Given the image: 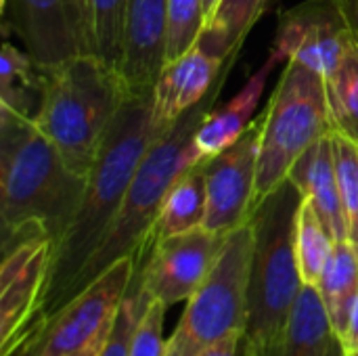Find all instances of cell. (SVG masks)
<instances>
[{
    "instance_id": "obj_1",
    "label": "cell",
    "mask_w": 358,
    "mask_h": 356,
    "mask_svg": "<svg viewBox=\"0 0 358 356\" xmlns=\"http://www.w3.org/2000/svg\"><path fill=\"white\" fill-rule=\"evenodd\" d=\"M151 101L153 97L128 94L117 111L86 176L82 201L63 235L52 243L48 277L38 308L25 327L52 317L69 302L76 279L109 233L147 149L159 136L153 126Z\"/></svg>"
},
{
    "instance_id": "obj_2",
    "label": "cell",
    "mask_w": 358,
    "mask_h": 356,
    "mask_svg": "<svg viewBox=\"0 0 358 356\" xmlns=\"http://www.w3.org/2000/svg\"><path fill=\"white\" fill-rule=\"evenodd\" d=\"M86 176L69 168L36 122L0 105V218L2 239L40 225L52 243L73 218Z\"/></svg>"
},
{
    "instance_id": "obj_3",
    "label": "cell",
    "mask_w": 358,
    "mask_h": 356,
    "mask_svg": "<svg viewBox=\"0 0 358 356\" xmlns=\"http://www.w3.org/2000/svg\"><path fill=\"white\" fill-rule=\"evenodd\" d=\"M237 59H231L214 84V88L191 109L187 111L174 126L162 132L151 147L147 149L130 187L124 197V204L105 235L103 243L82 269L80 277L73 283L71 298L80 294L88 283H92L101 273H105L111 264L126 256H134L141 260L151 250V235L164 199L170 187L193 166H197L203 157L195 147V130L206 120V115L214 109L216 99L222 92V86L231 73V67ZM69 298V300H71Z\"/></svg>"
},
{
    "instance_id": "obj_4",
    "label": "cell",
    "mask_w": 358,
    "mask_h": 356,
    "mask_svg": "<svg viewBox=\"0 0 358 356\" xmlns=\"http://www.w3.org/2000/svg\"><path fill=\"white\" fill-rule=\"evenodd\" d=\"M128 92L115 67L94 55H78L44 67V88L31 118L63 159L88 176Z\"/></svg>"
},
{
    "instance_id": "obj_5",
    "label": "cell",
    "mask_w": 358,
    "mask_h": 356,
    "mask_svg": "<svg viewBox=\"0 0 358 356\" xmlns=\"http://www.w3.org/2000/svg\"><path fill=\"white\" fill-rule=\"evenodd\" d=\"M302 197L300 189L285 180L254 208L250 218L254 243L245 338L258 356L281 336L304 285L296 256V218Z\"/></svg>"
},
{
    "instance_id": "obj_6",
    "label": "cell",
    "mask_w": 358,
    "mask_h": 356,
    "mask_svg": "<svg viewBox=\"0 0 358 356\" xmlns=\"http://www.w3.org/2000/svg\"><path fill=\"white\" fill-rule=\"evenodd\" d=\"M262 115V141L254 208L289 180L298 159L334 132L327 82L319 73L287 61Z\"/></svg>"
},
{
    "instance_id": "obj_7",
    "label": "cell",
    "mask_w": 358,
    "mask_h": 356,
    "mask_svg": "<svg viewBox=\"0 0 358 356\" xmlns=\"http://www.w3.org/2000/svg\"><path fill=\"white\" fill-rule=\"evenodd\" d=\"M252 243L250 222L224 237L214 269L187 300L166 356H197L222 338L245 332Z\"/></svg>"
},
{
    "instance_id": "obj_8",
    "label": "cell",
    "mask_w": 358,
    "mask_h": 356,
    "mask_svg": "<svg viewBox=\"0 0 358 356\" xmlns=\"http://www.w3.org/2000/svg\"><path fill=\"white\" fill-rule=\"evenodd\" d=\"M134 273V256L117 260L52 317L25 327L0 356H84L109 336Z\"/></svg>"
},
{
    "instance_id": "obj_9",
    "label": "cell",
    "mask_w": 358,
    "mask_h": 356,
    "mask_svg": "<svg viewBox=\"0 0 358 356\" xmlns=\"http://www.w3.org/2000/svg\"><path fill=\"white\" fill-rule=\"evenodd\" d=\"M0 10L4 34L13 31L40 67L90 55L84 0H0Z\"/></svg>"
},
{
    "instance_id": "obj_10",
    "label": "cell",
    "mask_w": 358,
    "mask_h": 356,
    "mask_svg": "<svg viewBox=\"0 0 358 356\" xmlns=\"http://www.w3.org/2000/svg\"><path fill=\"white\" fill-rule=\"evenodd\" d=\"M224 237L199 227L155 239L151 250L136 260L138 285L166 306L187 302L214 269Z\"/></svg>"
},
{
    "instance_id": "obj_11",
    "label": "cell",
    "mask_w": 358,
    "mask_h": 356,
    "mask_svg": "<svg viewBox=\"0 0 358 356\" xmlns=\"http://www.w3.org/2000/svg\"><path fill=\"white\" fill-rule=\"evenodd\" d=\"M52 254V239L40 225L2 241L0 266V346L4 355L38 308Z\"/></svg>"
},
{
    "instance_id": "obj_12",
    "label": "cell",
    "mask_w": 358,
    "mask_h": 356,
    "mask_svg": "<svg viewBox=\"0 0 358 356\" xmlns=\"http://www.w3.org/2000/svg\"><path fill=\"white\" fill-rule=\"evenodd\" d=\"M262 141V115L218 155L203 159L208 212L203 227L218 235H229L250 222L258 178V157Z\"/></svg>"
},
{
    "instance_id": "obj_13",
    "label": "cell",
    "mask_w": 358,
    "mask_h": 356,
    "mask_svg": "<svg viewBox=\"0 0 358 356\" xmlns=\"http://www.w3.org/2000/svg\"><path fill=\"white\" fill-rule=\"evenodd\" d=\"M350 34L338 0H304L279 15L271 55L327 80L340 67Z\"/></svg>"
},
{
    "instance_id": "obj_14",
    "label": "cell",
    "mask_w": 358,
    "mask_h": 356,
    "mask_svg": "<svg viewBox=\"0 0 358 356\" xmlns=\"http://www.w3.org/2000/svg\"><path fill=\"white\" fill-rule=\"evenodd\" d=\"M168 0H128L120 76L132 97H153L166 65Z\"/></svg>"
},
{
    "instance_id": "obj_15",
    "label": "cell",
    "mask_w": 358,
    "mask_h": 356,
    "mask_svg": "<svg viewBox=\"0 0 358 356\" xmlns=\"http://www.w3.org/2000/svg\"><path fill=\"white\" fill-rule=\"evenodd\" d=\"M239 55L220 57L197 42L178 59L166 61L153 88V126L162 134L191 111L218 82L227 63Z\"/></svg>"
},
{
    "instance_id": "obj_16",
    "label": "cell",
    "mask_w": 358,
    "mask_h": 356,
    "mask_svg": "<svg viewBox=\"0 0 358 356\" xmlns=\"http://www.w3.org/2000/svg\"><path fill=\"white\" fill-rule=\"evenodd\" d=\"M289 180L313 204L315 212L325 222L334 241L348 239V225L334 157V132L313 145L298 159L289 174Z\"/></svg>"
},
{
    "instance_id": "obj_17",
    "label": "cell",
    "mask_w": 358,
    "mask_h": 356,
    "mask_svg": "<svg viewBox=\"0 0 358 356\" xmlns=\"http://www.w3.org/2000/svg\"><path fill=\"white\" fill-rule=\"evenodd\" d=\"M277 65H281V61L268 52L264 65L245 82V86L227 105L214 107L206 115V120L195 130V147L203 159L218 155L222 149L235 143L245 132V128L254 122L252 115L264 94L268 76Z\"/></svg>"
},
{
    "instance_id": "obj_18",
    "label": "cell",
    "mask_w": 358,
    "mask_h": 356,
    "mask_svg": "<svg viewBox=\"0 0 358 356\" xmlns=\"http://www.w3.org/2000/svg\"><path fill=\"white\" fill-rule=\"evenodd\" d=\"M336 338L319 290L302 285L281 336L262 356H327Z\"/></svg>"
},
{
    "instance_id": "obj_19",
    "label": "cell",
    "mask_w": 358,
    "mask_h": 356,
    "mask_svg": "<svg viewBox=\"0 0 358 356\" xmlns=\"http://www.w3.org/2000/svg\"><path fill=\"white\" fill-rule=\"evenodd\" d=\"M317 290L327 308L334 334L344 340L358 296V250L350 239L334 243L331 256L325 264Z\"/></svg>"
},
{
    "instance_id": "obj_20",
    "label": "cell",
    "mask_w": 358,
    "mask_h": 356,
    "mask_svg": "<svg viewBox=\"0 0 358 356\" xmlns=\"http://www.w3.org/2000/svg\"><path fill=\"white\" fill-rule=\"evenodd\" d=\"M206 212H208V191H206V172L201 159L170 187L153 227L151 245L155 239L203 227Z\"/></svg>"
},
{
    "instance_id": "obj_21",
    "label": "cell",
    "mask_w": 358,
    "mask_h": 356,
    "mask_svg": "<svg viewBox=\"0 0 358 356\" xmlns=\"http://www.w3.org/2000/svg\"><path fill=\"white\" fill-rule=\"evenodd\" d=\"M42 88L44 67L6 38L0 55V105L34 118L42 99Z\"/></svg>"
},
{
    "instance_id": "obj_22",
    "label": "cell",
    "mask_w": 358,
    "mask_h": 356,
    "mask_svg": "<svg viewBox=\"0 0 358 356\" xmlns=\"http://www.w3.org/2000/svg\"><path fill=\"white\" fill-rule=\"evenodd\" d=\"M279 0H222L212 25L203 31L199 42L214 55H239L250 29L268 13Z\"/></svg>"
},
{
    "instance_id": "obj_23",
    "label": "cell",
    "mask_w": 358,
    "mask_h": 356,
    "mask_svg": "<svg viewBox=\"0 0 358 356\" xmlns=\"http://www.w3.org/2000/svg\"><path fill=\"white\" fill-rule=\"evenodd\" d=\"M90 55L120 71L128 0H84Z\"/></svg>"
},
{
    "instance_id": "obj_24",
    "label": "cell",
    "mask_w": 358,
    "mask_h": 356,
    "mask_svg": "<svg viewBox=\"0 0 358 356\" xmlns=\"http://www.w3.org/2000/svg\"><path fill=\"white\" fill-rule=\"evenodd\" d=\"M334 243L336 241L331 233L315 212L313 204L306 197H302L296 218V256L304 285H319L325 264L331 256Z\"/></svg>"
},
{
    "instance_id": "obj_25",
    "label": "cell",
    "mask_w": 358,
    "mask_h": 356,
    "mask_svg": "<svg viewBox=\"0 0 358 356\" xmlns=\"http://www.w3.org/2000/svg\"><path fill=\"white\" fill-rule=\"evenodd\" d=\"M325 82L334 130L358 143V38L355 34H350L340 67Z\"/></svg>"
},
{
    "instance_id": "obj_26",
    "label": "cell",
    "mask_w": 358,
    "mask_h": 356,
    "mask_svg": "<svg viewBox=\"0 0 358 356\" xmlns=\"http://www.w3.org/2000/svg\"><path fill=\"white\" fill-rule=\"evenodd\" d=\"M334 157L348 225V239L358 250V143L334 130Z\"/></svg>"
},
{
    "instance_id": "obj_27",
    "label": "cell",
    "mask_w": 358,
    "mask_h": 356,
    "mask_svg": "<svg viewBox=\"0 0 358 356\" xmlns=\"http://www.w3.org/2000/svg\"><path fill=\"white\" fill-rule=\"evenodd\" d=\"M203 2L201 0H168V42L166 61L189 52L203 36Z\"/></svg>"
},
{
    "instance_id": "obj_28",
    "label": "cell",
    "mask_w": 358,
    "mask_h": 356,
    "mask_svg": "<svg viewBox=\"0 0 358 356\" xmlns=\"http://www.w3.org/2000/svg\"><path fill=\"white\" fill-rule=\"evenodd\" d=\"M166 304L162 300L149 298L138 315L134 332L130 336V356H166L168 340H164V319Z\"/></svg>"
},
{
    "instance_id": "obj_29",
    "label": "cell",
    "mask_w": 358,
    "mask_h": 356,
    "mask_svg": "<svg viewBox=\"0 0 358 356\" xmlns=\"http://www.w3.org/2000/svg\"><path fill=\"white\" fill-rule=\"evenodd\" d=\"M151 296H147L143 292V287L138 285L136 281V273H134V281L115 315V321L111 325V332H109V338L105 342V348L101 356H130V336L134 332V325L138 321V315L141 311L145 308V304L149 302Z\"/></svg>"
},
{
    "instance_id": "obj_30",
    "label": "cell",
    "mask_w": 358,
    "mask_h": 356,
    "mask_svg": "<svg viewBox=\"0 0 358 356\" xmlns=\"http://www.w3.org/2000/svg\"><path fill=\"white\" fill-rule=\"evenodd\" d=\"M197 356H256V353H254L252 344L248 342L245 332H235V334L222 338L220 342L208 346Z\"/></svg>"
},
{
    "instance_id": "obj_31",
    "label": "cell",
    "mask_w": 358,
    "mask_h": 356,
    "mask_svg": "<svg viewBox=\"0 0 358 356\" xmlns=\"http://www.w3.org/2000/svg\"><path fill=\"white\" fill-rule=\"evenodd\" d=\"M342 344H344L346 353H357L358 350V296L355 300L350 321H348V329H346V336H344Z\"/></svg>"
},
{
    "instance_id": "obj_32",
    "label": "cell",
    "mask_w": 358,
    "mask_h": 356,
    "mask_svg": "<svg viewBox=\"0 0 358 356\" xmlns=\"http://www.w3.org/2000/svg\"><path fill=\"white\" fill-rule=\"evenodd\" d=\"M350 31L358 38V0H338Z\"/></svg>"
},
{
    "instance_id": "obj_33",
    "label": "cell",
    "mask_w": 358,
    "mask_h": 356,
    "mask_svg": "<svg viewBox=\"0 0 358 356\" xmlns=\"http://www.w3.org/2000/svg\"><path fill=\"white\" fill-rule=\"evenodd\" d=\"M203 2V21H206V29L212 25V21H214V17H216V13H218V8H220V4H222V0H201ZM203 29V31H206Z\"/></svg>"
},
{
    "instance_id": "obj_34",
    "label": "cell",
    "mask_w": 358,
    "mask_h": 356,
    "mask_svg": "<svg viewBox=\"0 0 358 356\" xmlns=\"http://www.w3.org/2000/svg\"><path fill=\"white\" fill-rule=\"evenodd\" d=\"M327 356H346V348H344V344H342V340H340V338H336V340H334V344H331L329 355Z\"/></svg>"
},
{
    "instance_id": "obj_35",
    "label": "cell",
    "mask_w": 358,
    "mask_h": 356,
    "mask_svg": "<svg viewBox=\"0 0 358 356\" xmlns=\"http://www.w3.org/2000/svg\"><path fill=\"white\" fill-rule=\"evenodd\" d=\"M107 338H109V336H107ZM107 338H105V340H101V342H96V344H94V346H92V348H90V350H88V353H86L84 356H101L103 348H105V342H107Z\"/></svg>"
},
{
    "instance_id": "obj_36",
    "label": "cell",
    "mask_w": 358,
    "mask_h": 356,
    "mask_svg": "<svg viewBox=\"0 0 358 356\" xmlns=\"http://www.w3.org/2000/svg\"><path fill=\"white\" fill-rule=\"evenodd\" d=\"M346 356H358V350L357 353H346Z\"/></svg>"
}]
</instances>
